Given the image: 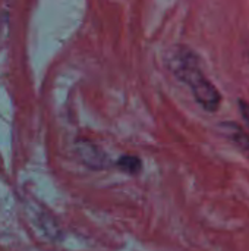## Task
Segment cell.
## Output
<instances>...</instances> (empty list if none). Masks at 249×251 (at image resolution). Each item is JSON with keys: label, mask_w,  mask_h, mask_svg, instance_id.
Masks as SVG:
<instances>
[{"label": "cell", "mask_w": 249, "mask_h": 251, "mask_svg": "<svg viewBox=\"0 0 249 251\" xmlns=\"http://www.w3.org/2000/svg\"><path fill=\"white\" fill-rule=\"evenodd\" d=\"M166 63L170 72L191 88L194 99L204 110H219L222 104V94L204 75L200 66V57L191 47L183 44L173 46L166 54Z\"/></svg>", "instance_id": "6da1fadb"}, {"label": "cell", "mask_w": 249, "mask_h": 251, "mask_svg": "<svg viewBox=\"0 0 249 251\" xmlns=\"http://www.w3.org/2000/svg\"><path fill=\"white\" fill-rule=\"evenodd\" d=\"M75 150L79 160L92 171H103L112 166V159L109 157V154L92 141L78 140L75 144Z\"/></svg>", "instance_id": "7a4b0ae2"}, {"label": "cell", "mask_w": 249, "mask_h": 251, "mask_svg": "<svg viewBox=\"0 0 249 251\" xmlns=\"http://www.w3.org/2000/svg\"><path fill=\"white\" fill-rule=\"evenodd\" d=\"M220 126L225 135L238 147V150L249 157V135L245 132V129L236 122H223L220 124Z\"/></svg>", "instance_id": "3957f363"}, {"label": "cell", "mask_w": 249, "mask_h": 251, "mask_svg": "<svg viewBox=\"0 0 249 251\" xmlns=\"http://www.w3.org/2000/svg\"><path fill=\"white\" fill-rule=\"evenodd\" d=\"M116 168L131 176H138L142 172V160L135 154H123L117 159Z\"/></svg>", "instance_id": "277c9868"}, {"label": "cell", "mask_w": 249, "mask_h": 251, "mask_svg": "<svg viewBox=\"0 0 249 251\" xmlns=\"http://www.w3.org/2000/svg\"><path fill=\"white\" fill-rule=\"evenodd\" d=\"M238 104H239V112H241L244 121L247 122V125H248L249 128V103L247 100H244V99H239Z\"/></svg>", "instance_id": "5b68a950"}]
</instances>
